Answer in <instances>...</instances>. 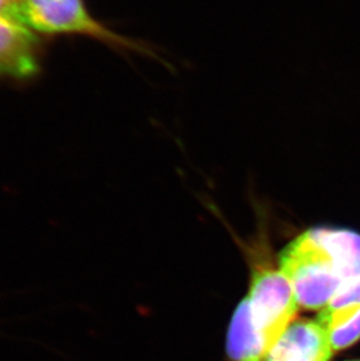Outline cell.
Returning a JSON list of instances; mask_svg holds the SVG:
<instances>
[{"instance_id": "ba28073f", "label": "cell", "mask_w": 360, "mask_h": 361, "mask_svg": "<svg viewBox=\"0 0 360 361\" xmlns=\"http://www.w3.org/2000/svg\"><path fill=\"white\" fill-rule=\"evenodd\" d=\"M316 319L328 331L335 353L360 341V304L325 307Z\"/></svg>"}, {"instance_id": "3957f363", "label": "cell", "mask_w": 360, "mask_h": 361, "mask_svg": "<svg viewBox=\"0 0 360 361\" xmlns=\"http://www.w3.org/2000/svg\"><path fill=\"white\" fill-rule=\"evenodd\" d=\"M247 298L269 353L297 314L295 293L281 270L263 268L253 274Z\"/></svg>"}, {"instance_id": "9c48e42d", "label": "cell", "mask_w": 360, "mask_h": 361, "mask_svg": "<svg viewBox=\"0 0 360 361\" xmlns=\"http://www.w3.org/2000/svg\"><path fill=\"white\" fill-rule=\"evenodd\" d=\"M360 304V275L345 281L328 307H340Z\"/></svg>"}, {"instance_id": "277c9868", "label": "cell", "mask_w": 360, "mask_h": 361, "mask_svg": "<svg viewBox=\"0 0 360 361\" xmlns=\"http://www.w3.org/2000/svg\"><path fill=\"white\" fill-rule=\"evenodd\" d=\"M333 351L329 334L317 319L292 322L265 361H330Z\"/></svg>"}, {"instance_id": "8992f818", "label": "cell", "mask_w": 360, "mask_h": 361, "mask_svg": "<svg viewBox=\"0 0 360 361\" xmlns=\"http://www.w3.org/2000/svg\"><path fill=\"white\" fill-rule=\"evenodd\" d=\"M227 355L233 361H265L268 355L265 339L255 325L247 297L232 317L227 336Z\"/></svg>"}, {"instance_id": "6da1fadb", "label": "cell", "mask_w": 360, "mask_h": 361, "mask_svg": "<svg viewBox=\"0 0 360 361\" xmlns=\"http://www.w3.org/2000/svg\"><path fill=\"white\" fill-rule=\"evenodd\" d=\"M280 270L292 284L299 307L324 310L344 283L336 263L309 231L292 240L279 256Z\"/></svg>"}, {"instance_id": "52a82bcc", "label": "cell", "mask_w": 360, "mask_h": 361, "mask_svg": "<svg viewBox=\"0 0 360 361\" xmlns=\"http://www.w3.org/2000/svg\"><path fill=\"white\" fill-rule=\"evenodd\" d=\"M336 263L344 282L360 275V233L337 227L310 229Z\"/></svg>"}, {"instance_id": "7a4b0ae2", "label": "cell", "mask_w": 360, "mask_h": 361, "mask_svg": "<svg viewBox=\"0 0 360 361\" xmlns=\"http://www.w3.org/2000/svg\"><path fill=\"white\" fill-rule=\"evenodd\" d=\"M21 19L44 33H81L104 41L110 46L133 51L160 60L156 51L142 41L116 35L94 20L82 0H23Z\"/></svg>"}, {"instance_id": "8fae6325", "label": "cell", "mask_w": 360, "mask_h": 361, "mask_svg": "<svg viewBox=\"0 0 360 361\" xmlns=\"http://www.w3.org/2000/svg\"><path fill=\"white\" fill-rule=\"evenodd\" d=\"M347 361H360V359H354V360H347Z\"/></svg>"}, {"instance_id": "5b68a950", "label": "cell", "mask_w": 360, "mask_h": 361, "mask_svg": "<svg viewBox=\"0 0 360 361\" xmlns=\"http://www.w3.org/2000/svg\"><path fill=\"white\" fill-rule=\"evenodd\" d=\"M39 71L37 42L21 21L0 17V78L26 79Z\"/></svg>"}, {"instance_id": "30bf717a", "label": "cell", "mask_w": 360, "mask_h": 361, "mask_svg": "<svg viewBox=\"0 0 360 361\" xmlns=\"http://www.w3.org/2000/svg\"><path fill=\"white\" fill-rule=\"evenodd\" d=\"M21 4L23 0H0V17L16 19L23 23Z\"/></svg>"}]
</instances>
